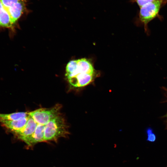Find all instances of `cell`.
Returning <instances> with one entry per match:
<instances>
[{
	"label": "cell",
	"mask_w": 167,
	"mask_h": 167,
	"mask_svg": "<svg viewBox=\"0 0 167 167\" xmlns=\"http://www.w3.org/2000/svg\"><path fill=\"white\" fill-rule=\"evenodd\" d=\"M14 24L10 15L0 0V27L11 28Z\"/></svg>",
	"instance_id": "cell-10"
},
{
	"label": "cell",
	"mask_w": 167,
	"mask_h": 167,
	"mask_svg": "<svg viewBox=\"0 0 167 167\" xmlns=\"http://www.w3.org/2000/svg\"><path fill=\"white\" fill-rule=\"evenodd\" d=\"M69 133L65 120L60 114L45 125L44 141H56L59 138L66 137Z\"/></svg>",
	"instance_id": "cell-1"
},
{
	"label": "cell",
	"mask_w": 167,
	"mask_h": 167,
	"mask_svg": "<svg viewBox=\"0 0 167 167\" xmlns=\"http://www.w3.org/2000/svg\"><path fill=\"white\" fill-rule=\"evenodd\" d=\"M77 61V68L76 71L68 79L80 73L94 74V68L89 61L85 58L78 59Z\"/></svg>",
	"instance_id": "cell-9"
},
{
	"label": "cell",
	"mask_w": 167,
	"mask_h": 167,
	"mask_svg": "<svg viewBox=\"0 0 167 167\" xmlns=\"http://www.w3.org/2000/svg\"><path fill=\"white\" fill-rule=\"evenodd\" d=\"M29 116L28 113L26 112H19L8 114L0 113V121L17 120L27 117Z\"/></svg>",
	"instance_id": "cell-11"
},
{
	"label": "cell",
	"mask_w": 167,
	"mask_h": 167,
	"mask_svg": "<svg viewBox=\"0 0 167 167\" xmlns=\"http://www.w3.org/2000/svg\"><path fill=\"white\" fill-rule=\"evenodd\" d=\"M94 74L80 73L68 79L70 84L75 87H81L88 84L93 80Z\"/></svg>",
	"instance_id": "cell-5"
},
{
	"label": "cell",
	"mask_w": 167,
	"mask_h": 167,
	"mask_svg": "<svg viewBox=\"0 0 167 167\" xmlns=\"http://www.w3.org/2000/svg\"><path fill=\"white\" fill-rule=\"evenodd\" d=\"M167 3V0H155L140 7V21L145 27L148 23L159 15L161 9Z\"/></svg>",
	"instance_id": "cell-2"
},
{
	"label": "cell",
	"mask_w": 167,
	"mask_h": 167,
	"mask_svg": "<svg viewBox=\"0 0 167 167\" xmlns=\"http://www.w3.org/2000/svg\"><path fill=\"white\" fill-rule=\"evenodd\" d=\"M0 0L14 24L26 11V0Z\"/></svg>",
	"instance_id": "cell-4"
},
{
	"label": "cell",
	"mask_w": 167,
	"mask_h": 167,
	"mask_svg": "<svg viewBox=\"0 0 167 167\" xmlns=\"http://www.w3.org/2000/svg\"><path fill=\"white\" fill-rule=\"evenodd\" d=\"M155 0H134L133 1L136 2L139 7L148 4L152 2Z\"/></svg>",
	"instance_id": "cell-14"
},
{
	"label": "cell",
	"mask_w": 167,
	"mask_h": 167,
	"mask_svg": "<svg viewBox=\"0 0 167 167\" xmlns=\"http://www.w3.org/2000/svg\"><path fill=\"white\" fill-rule=\"evenodd\" d=\"M146 132L147 135V140L150 142H154L156 139V136L152 130L149 128L147 130Z\"/></svg>",
	"instance_id": "cell-13"
},
{
	"label": "cell",
	"mask_w": 167,
	"mask_h": 167,
	"mask_svg": "<svg viewBox=\"0 0 167 167\" xmlns=\"http://www.w3.org/2000/svg\"><path fill=\"white\" fill-rule=\"evenodd\" d=\"M61 105L57 104L51 108H40L28 113L37 124L45 125L61 114Z\"/></svg>",
	"instance_id": "cell-3"
},
{
	"label": "cell",
	"mask_w": 167,
	"mask_h": 167,
	"mask_svg": "<svg viewBox=\"0 0 167 167\" xmlns=\"http://www.w3.org/2000/svg\"><path fill=\"white\" fill-rule=\"evenodd\" d=\"M29 116L17 120L2 121L0 122L6 127L16 134L24 127L27 122Z\"/></svg>",
	"instance_id": "cell-8"
},
{
	"label": "cell",
	"mask_w": 167,
	"mask_h": 167,
	"mask_svg": "<svg viewBox=\"0 0 167 167\" xmlns=\"http://www.w3.org/2000/svg\"><path fill=\"white\" fill-rule=\"evenodd\" d=\"M45 126V125L38 124L33 134L23 141L29 146H33L38 142L44 141Z\"/></svg>",
	"instance_id": "cell-6"
},
{
	"label": "cell",
	"mask_w": 167,
	"mask_h": 167,
	"mask_svg": "<svg viewBox=\"0 0 167 167\" xmlns=\"http://www.w3.org/2000/svg\"><path fill=\"white\" fill-rule=\"evenodd\" d=\"M37 124L29 115L28 120L24 127L20 131L16 133L18 137L24 141L31 136L35 131Z\"/></svg>",
	"instance_id": "cell-7"
},
{
	"label": "cell",
	"mask_w": 167,
	"mask_h": 167,
	"mask_svg": "<svg viewBox=\"0 0 167 167\" xmlns=\"http://www.w3.org/2000/svg\"><path fill=\"white\" fill-rule=\"evenodd\" d=\"M77 64V60L71 61L68 63L66 67V76L67 79L76 71Z\"/></svg>",
	"instance_id": "cell-12"
},
{
	"label": "cell",
	"mask_w": 167,
	"mask_h": 167,
	"mask_svg": "<svg viewBox=\"0 0 167 167\" xmlns=\"http://www.w3.org/2000/svg\"><path fill=\"white\" fill-rule=\"evenodd\" d=\"M165 116H166V117L167 118V114H166Z\"/></svg>",
	"instance_id": "cell-15"
}]
</instances>
